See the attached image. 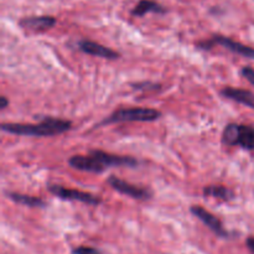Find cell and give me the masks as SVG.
<instances>
[{"mask_svg":"<svg viewBox=\"0 0 254 254\" xmlns=\"http://www.w3.org/2000/svg\"><path fill=\"white\" fill-rule=\"evenodd\" d=\"M72 123L64 119L46 117L36 124L24 123H2L1 130L5 133L15 134V135L26 136H54L66 133L71 129Z\"/></svg>","mask_w":254,"mask_h":254,"instance_id":"1","label":"cell"},{"mask_svg":"<svg viewBox=\"0 0 254 254\" xmlns=\"http://www.w3.org/2000/svg\"><path fill=\"white\" fill-rule=\"evenodd\" d=\"M161 113L154 108L133 107V108H119L107 117L99 126H107L112 123H123V122H154L158 121Z\"/></svg>","mask_w":254,"mask_h":254,"instance_id":"2","label":"cell"},{"mask_svg":"<svg viewBox=\"0 0 254 254\" xmlns=\"http://www.w3.org/2000/svg\"><path fill=\"white\" fill-rule=\"evenodd\" d=\"M222 143L230 146H241L246 150H254V127L227 124L222 133Z\"/></svg>","mask_w":254,"mask_h":254,"instance_id":"3","label":"cell"},{"mask_svg":"<svg viewBox=\"0 0 254 254\" xmlns=\"http://www.w3.org/2000/svg\"><path fill=\"white\" fill-rule=\"evenodd\" d=\"M49 191L52 193V195L61 198V200L79 201V202L88 203V205H93V206L99 205V203L102 202L101 198L97 197L96 195H92V193L86 192V191L74 190V189H67L60 185H49Z\"/></svg>","mask_w":254,"mask_h":254,"instance_id":"4","label":"cell"},{"mask_svg":"<svg viewBox=\"0 0 254 254\" xmlns=\"http://www.w3.org/2000/svg\"><path fill=\"white\" fill-rule=\"evenodd\" d=\"M213 45H221V46L226 47V49L235 52V54L245 56L247 57V59L254 60V49L250 46H246V45L241 44V42L233 41L230 37L222 36V35H215L212 39L207 40V41L200 42V44H198V47H201V49L203 50H210Z\"/></svg>","mask_w":254,"mask_h":254,"instance_id":"5","label":"cell"},{"mask_svg":"<svg viewBox=\"0 0 254 254\" xmlns=\"http://www.w3.org/2000/svg\"><path fill=\"white\" fill-rule=\"evenodd\" d=\"M108 184L118 192L123 193V195L130 196V197L136 198V200H149L151 197V192L144 188H139V186L129 184L127 181L122 180V179L117 178V176L112 175L109 176Z\"/></svg>","mask_w":254,"mask_h":254,"instance_id":"6","label":"cell"},{"mask_svg":"<svg viewBox=\"0 0 254 254\" xmlns=\"http://www.w3.org/2000/svg\"><path fill=\"white\" fill-rule=\"evenodd\" d=\"M191 213L193 216L198 218L201 222L205 226H207L211 231H212L215 235H217L218 237H228V232L223 227V223L221 222L220 218L216 217L215 215H212L211 212H208L207 210H205L201 206H192L191 207Z\"/></svg>","mask_w":254,"mask_h":254,"instance_id":"7","label":"cell"},{"mask_svg":"<svg viewBox=\"0 0 254 254\" xmlns=\"http://www.w3.org/2000/svg\"><path fill=\"white\" fill-rule=\"evenodd\" d=\"M92 156L98 159L104 168L109 166H128V168H135L139 165V161L130 156H121L116 154H109L102 150H91L89 151Z\"/></svg>","mask_w":254,"mask_h":254,"instance_id":"8","label":"cell"},{"mask_svg":"<svg viewBox=\"0 0 254 254\" xmlns=\"http://www.w3.org/2000/svg\"><path fill=\"white\" fill-rule=\"evenodd\" d=\"M68 165L79 171H87V173L99 174L106 171V168L101 164L97 158L89 154L88 156L84 155H73L68 159Z\"/></svg>","mask_w":254,"mask_h":254,"instance_id":"9","label":"cell"},{"mask_svg":"<svg viewBox=\"0 0 254 254\" xmlns=\"http://www.w3.org/2000/svg\"><path fill=\"white\" fill-rule=\"evenodd\" d=\"M78 49L82 52L87 55H92V56H98L103 57L107 60H117L119 59L118 52L113 51L109 47L103 46L101 44H97L94 41H89V40H81L78 42Z\"/></svg>","mask_w":254,"mask_h":254,"instance_id":"10","label":"cell"},{"mask_svg":"<svg viewBox=\"0 0 254 254\" xmlns=\"http://www.w3.org/2000/svg\"><path fill=\"white\" fill-rule=\"evenodd\" d=\"M221 94H222L225 98L238 102V103L245 104V106L254 109V94L252 92L241 88H233V87H225V88L221 91Z\"/></svg>","mask_w":254,"mask_h":254,"instance_id":"11","label":"cell"},{"mask_svg":"<svg viewBox=\"0 0 254 254\" xmlns=\"http://www.w3.org/2000/svg\"><path fill=\"white\" fill-rule=\"evenodd\" d=\"M55 24H56V19L52 16H31L20 21V25L22 27L37 32L50 30L55 26Z\"/></svg>","mask_w":254,"mask_h":254,"instance_id":"12","label":"cell"},{"mask_svg":"<svg viewBox=\"0 0 254 254\" xmlns=\"http://www.w3.org/2000/svg\"><path fill=\"white\" fill-rule=\"evenodd\" d=\"M203 195L206 197H215L221 201H230L235 197V193L231 189L222 185H210L203 189Z\"/></svg>","mask_w":254,"mask_h":254,"instance_id":"13","label":"cell"},{"mask_svg":"<svg viewBox=\"0 0 254 254\" xmlns=\"http://www.w3.org/2000/svg\"><path fill=\"white\" fill-rule=\"evenodd\" d=\"M7 197L12 200L14 202L20 203V205L27 206V207H45L46 202L44 200L35 196L25 195V193H17V192H7Z\"/></svg>","mask_w":254,"mask_h":254,"instance_id":"14","label":"cell"},{"mask_svg":"<svg viewBox=\"0 0 254 254\" xmlns=\"http://www.w3.org/2000/svg\"><path fill=\"white\" fill-rule=\"evenodd\" d=\"M164 7H161L158 2L151 1V0H141L138 2L135 7L133 9L131 14L135 16H143L146 12H164Z\"/></svg>","mask_w":254,"mask_h":254,"instance_id":"15","label":"cell"},{"mask_svg":"<svg viewBox=\"0 0 254 254\" xmlns=\"http://www.w3.org/2000/svg\"><path fill=\"white\" fill-rule=\"evenodd\" d=\"M72 254H102L101 251L93 247H86V246H81V247H76L72 251Z\"/></svg>","mask_w":254,"mask_h":254,"instance_id":"16","label":"cell"},{"mask_svg":"<svg viewBox=\"0 0 254 254\" xmlns=\"http://www.w3.org/2000/svg\"><path fill=\"white\" fill-rule=\"evenodd\" d=\"M241 73H242V76L245 77L246 79H247L248 82H250L252 86H254V69L252 68V67H243L242 71H241Z\"/></svg>","mask_w":254,"mask_h":254,"instance_id":"17","label":"cell"},{"mask_svg":"<svg viewBox=\"0 0 254 254\" xmlns=\"http://www.w3.org/2000/svg\"><path fill=\"white\" fill-rule=\"evenodd\" d=\"M246 245H247L248 250L251 251L254 254V238L253 237H250L247 241H246Z\"/></svg>","mask_w":254,"mask_h":254,"instance_id":"18","label":"cell"},{"mask_svg":"<svg viewBox=\"0 0 254 254\" xmlns=\"http://www.w3.org/2000/svg\"><path fill=\"white\" fill-rule=\"evenodd\" d=\"M7 104H9V99H7L5 96L0 97V108L5 109L7 107Z\"/></svg>","mask_w":254,"mask_h":254,"instance_id":"19","label":"cell"}]
</instances>
